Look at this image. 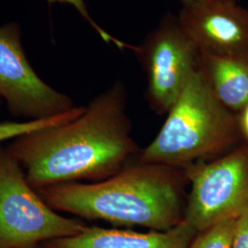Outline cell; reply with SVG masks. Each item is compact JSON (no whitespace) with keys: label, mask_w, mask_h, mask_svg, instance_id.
<instances>
[{"label":"cell","mask_w":248,"mask_h":248,"mask_svg":"<svg viewBox=\"0 0 248 248\" xmlns=\"http://www.w3.org/2000/svg\"><path fill=\"white\" fill-rule=\"evenodd\" d=\"M197 234L186 220L169 230L147 232L88 226L78 234L30 248H189Z\"/></svg>","instance_id":"obj_9"},{"label":"cell","mask_w":248,"mask_h":248,"mask_svg":"<svg viewBox=\"0 0 248 248\" xmlns=\"http://www.w3.org/2000/svg\"><path fill=\"white\" fill-rule=\"evenodd\" d=\"M46 1L48 2L49 5L66 4V5L71 6L72 8L76 9L80 16L85 19V21H87L90 27L96 31V33L100 37V39L102 41H104L108 45H114L115 47L121 49V50H124V49L132 50L133 49V45H129L125 42L121 41L120 39L108 33L106 30L103 29L100 25H98V22L92 18L85 0H46Z\"/></svg>","instance_id":"obj_13"},{"label":"cell","mask_w":248,"mask_h":248,"mask_svg":"<svg viewBox=\"0 0 248 248\" xmlns=\"http://www.w3.org/2000/svg\"><path fill=\"white\" fill-rule=\"evenodd\" d=\"M231 248H248V210L237 219Z\"/></svg>","instance_id":"obj_14"},{"label":"cell","mask_w":248,"mask_h":248,"mask_svg":"<svg viewBox=\"0 0 248 248\" xmlns=\"http://www.w3.org/2000/svg\"><path fill=\"white\" fill-rule=\"evenodd\" d=\"M6 148L38 190L80 180L101 181L125 167L137 146L127 115V94L115 82L77 118L11 140Z\"/></svg>","instance_id":"obj_1"},{"label":"cell","mask_w":248,"mask_h":248,"mask_svg":"<svg viewBox=\"0 0 248 248\" xmlns=\"http://www.w3.org/2000/svg\"><path fill=\"white\" fill-rule=\"evenodd\" d=\"M0 102H1V99H0Z\"/></svg>","instance_id":"obj_17"},{"label":"cell","mask_w":248,"mask_h":248,"mask_svg":"<svg viewBox=\"0 0 248 248\" xmlns=\"http://www.w3.org/2000/svg\"><path fill=\"white\" fill-rule=\"evenodd\" d=\"M87 227L46 203L18 162L0 147V248H30L78 234Z\"/></svg>","instance_id":"obj_4"},{"label":"cell","mask_w":248,"mask_h":248,"mask_svg":"<svg viewBox=\"0 0 248 248\" xmlns=\"http://www.w3.org/2000/svg\"><path fill=\"white\" fill-rule=\"evenodd\" d=\"M237 219L224 220L198 232L189 248H232Z\"/></svg>","instance_id":"obj_12"},{"label":"cell","mask_w":248,"mask_h":248,"mask_svg":"<svg viewBox=\"0 0 248 248\" xmlns=\"http://www.w3.org/2000/svg\"><path fill=\"white\" fill-rule=\"evenodd\" d=\"M84 108L85 107H76L67 112L38 121L2 122L0 123V142L13 140L20 135L36 130L67 123L79 116L84 111Z\"/></svg>","instance_id":"obj_11"},{"label":"cell","mask_w":248,"mask_h":248,"mask_svg":"<svg viewBox=\"0 0 248 248\" xmlns=\"http://www.w3.org/2000/svg\"><path fill=\"white\" fill-rule=\"evenodd\" d=\"M185 169L142 164L124 167L101 181L38 189L52 209L115 225L167 231L185 220Z\"/></svg>","instance_id":"obj_2"},{"label":"cell","mask_w":248,"mask_h":248,"mask_svg":"<svg viewBox=\"0 0 248 248\" xmlns=\"http://www.w3.org/2000/svg\"><path fill=\"white\" fill-rule=\"evenodd\" d=\"M185 172L190 183L185 220L198 232L224 220L237 219L248 211V142Z\"/></svg>","instance_id":"obj_5"},{"label":"cell","mask_w":248,"mask_h":248,"mask_svg":"<svg viewBox=\"0 0 248 248\" xmlns=\"http://www.w3.org/2000/svg\"><path fill=\"white\" fill-rule=\"evenodd\" d=\"M0 99L11 115L38 121L76 108L70 97L45 83L28 61L17 23L0 26Z\"/></svg>","instance_id":"obj_7"},{"label":"cell","mask_w":248,"mask_h":248,"mask_svg":"<svg viewBox=\"0 0 248 248\" xmlns=\"http://www.w3.org/2000/svg\"><path fill=\"white\" fill-rule=\"evenodd\" d=\"M177 18L200 54L248 57V8L235 0L182 5Z\"/></svg>","instance_id":"obj_8"},{"label":"cell","mask_w":248,"mask_h":248,"mask_svg":"<svg viewBox=\"0 0 248 248\" xmlns=\"http://www.w3.org/2000/svg\"><path fill=\"white\" fill-rule=\"evenodd\" d=\"M241 136L237 114L215 97L198 68L140 163L186 169L227 154L238 146Z\"/></svg>","instance_id":"obj_3"},{"label":"cell","mask_w":248,"mask_h":248,"mask_svg":"<svg viewBox=\"0 0 248 248\" xmlns=\"http://www.w3.org/2000/svg\"><path fill=\"white\" fill-rule=\"evenodd\" d=\"M199 69L215 97L238 114L248 105V57L200 54Z\"/></svg>","instance_id":"obj_10"},{"label":"cell","mask_w":248,"mask_h":248,"mask_svg":"<svg viewBox=\"0 0 248 248\" xmlns=\"http://www.w3.org/2000/svg\"><path fill=\"white\" fill-rule=\"evenodd\" d=\"M133 53L147 76V99L158 113H168L199 68L200 53L178 18L167 15Z\"/></svg>","instance_id":"obj_6"},{"label":"cell","mask_w":248,"mask_h":248,"mask_svg":"<svg viewBox=\"0 0 248 248\" xmlns=\"http://www.w3.org/2000/svg\"><path fill=\"white\" fill-rule=\"evenodd\" d=\"M240 132L248 143V105L245 107L237 114Z\"/></svg>","instance_id":"obj_15"},{"label":"cell","mask_w":248,"mask_h":248,"mask_svg":"<svg viewBox=\"0 0 248 248\" xmlns=\"http://www.w3.org/2000/svg\"><path fill=\"white\" fill-rule=\"evenodd\" d=\"M198 1H202V0H180L182 5H186V4H191L194 2H198Z\"/></svg>","instance_id":"obj_16"}]
</instances>
